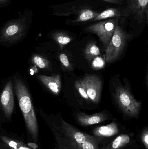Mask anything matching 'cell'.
<instances>
[{"mask_svg":"<svg viewBox=\"0 0 148 149\" xmlns=\"http://www.w3.org/2000/svg\"><path fill=\"white\" fill-rule=\"evenodd\" d=\"M56 149H101L107 142L90 135L65 121L61 117L59 122L50 126Z\"/></svg>","mask_w":148,"mask_h":149,"instance_id":"1","label":"cell"},{"mask_svg":"<svg viewBox=\"0 0 148 149\" xmlns=\"http://www.w3.org/2000/svg\"><path fill=\"white\" fill-rule=\"evenodd\" d=\"M14 82L16 93L20 108L24 117L26 127L34 141H37L38 126L30 95L26 86L21 79L15 78Z\"/></svg>","mask_w":148,"mask_h":149,"instance_id":"2","label":"cell"},{"mask_svg":"<svg viewBox=\"0 0 148 149\" xmlns=\"http://www.w3.org/2000/svg\"><path fill=\"white\" fill-rule=\"evenodd\" d=\"M115 99L123 113L126 116L139 117L142 102L134 97L127 88L120 84L115 88Z\"/></svg>","mask_w":148,"mask_h":149,"instance_id":"3","label":"cell"},{"mask_svg":"<svg viewBox=\"0 0 148 149\" xmlns=\"http://www.w3.org/2000/svg\"><path fill=\"white\" fill-rule=\"evenodd\" d=\"M130 38V35L127 34L117 23L111 41L105 50V61L107 63H112L120 57L127 41Z\"/></svg>","mask_w":148,"mask_h":149,"instance_id":"4","label":"cell"},{"mask_svg":"<svg viewBox=\"0 0 148 149\" xmlns=\"http://www.w3.org/2000/svg\"><path fill=\"white\" fill-rule=\"evenodd\" d=\"M116 24V20L111 19L91 24L85 29V31L97 35L102 43L107 48L111 41Z\"/></svg>","mask_w":148,"mask_h":149,"instance_id":"5","label":"cell"},{"mask_svg":"<svg viewBox=\"0 0 148 149\" xmlns=\"http://www.w3.org/2000/svg\"><path fill=\"white\" fill-rule=\"evenodd\" d=\"M127 5L124 9L128 17H133L139 23L148 20V0H127Z\"/></svg>","mask_w":148,"mask_h":149,"instance_id":"6","label":"cell"},{"mask_svg":"<svg viewBox=\"0 0 148 149\" xmlns=\"http://www.w3.org/2000/svg\"><path fill=\"white\" fill-rule=\"evenodd\" d=\"M81 80L85 87L89 100L93 103H98L102 89V81L101 78L96 74H88Z\"/></svg>","mask_w":148,"mask_h":149,"instance_id":"7","label":"cell"},{"mask_svg":"<svg viewBox=\"0 0 148 149\" xmlns=\"http://www.w3.org/2000/svg\"><path fill=\"white\" fill-rule=\"evenodd\" d=\"M1 102L5 116L9 118L13 113L14 106L11 81L7 83L4 87L1 95Z\"/></svg>","mask_w":148,"mask_h":149,"instance_id":"8","label":"cell"},{"mask_svg":"<svg viewBox=\"0 0 148 149\" xmlns=\"http://www.w3.org/2000/svg\"><path fill=\"white\" fill-rule=\"evenodd\" d=\"M109 119L107 114L103 112L88 115L84 113H78L76 115V119L81 126L88 127L104 122Z\"/></svg>","mask_w":148,"mask_h":149,"instance_id":"9","label":"cell"},{"mask_svg":"<svg viewBox=\"0 0 148 149\" xmlns=\"http://www.w3.org/2000/svg\"><path fill=\"white\" fill-rule=\"evenodd\" d=\"M120 129L117 123L113 121L106 126L96 128L93 131V136L105 141L106 139L116 136L120 133Z\"/></svg>","mask_w":148,"mask_h":149,"instance_id":"10","label":"cell"},{"mask_svg":"<svg viewBox=\"0 0 148 149\" xmlns=\"http://www.w3.org/2000/svg\"><path fill=\"white\" fill-rule=\"evenodd\" d=\"M132 139L129 134H121L104 144L101 149H123L131 143Z\"/></svg>","mask_w":148,"mask_h":149,"instance_id":"11","label":"cell"},{"mask_svg":"<svg viewBox=\"0 0 148 149\" xmlns=\"http://www.w3.org/2000/svg\"><path fill=\"white\" fill-rule=\"evenodd\" d=\"M38 78L52 93L55 95L59 94L61 88V80L60 74L51 76L39 75Z\"/></svg>","mask_w":148,"mask_h":149,"instance_id":"12","label":"cell"},{"mask_svg":"<svg viewBox=\"0 0 148 149\" xmlns=\"http://www.w3.org/2000/svg\"><path fill=\"white\" fill-rule=\"evenodd\" d=\"M128 17L124 10L112 8L108 9L103 11L101 13H99L98 15L94 18L93 20L94 21H101L110 17Z\"/></svg>","mask_w":148,"mask_h":149,"instance_id":"13","label":"cell"},{"mask_svg":"<svg viewBox=\"0 0 148 149\" xmlns=\"http://www.w3.org/2000/svg\"><path fill=\"white\" fill-rule=\"evenodd\" d=\"M0 138L7 149H31L18 140L3 136H1Z\"/></svg>","mask_w":148,"mask_h":149,"instance_id":"14","label":"cell"},{"mask_svg":"<svg viewBox=\"0 0 148 149\" xmlns=\"http://www.w3.org/2000/svg\"><path fill=\"white\" fill-rule=\"evenodd\" d=\"M84 54L86 58L89 62H91L95 58L101 54L100 49L95 43L89 44L84 51Z\"/></svg>","mask_w":148,"mask_h":149,"instance_id":"15","label":"cell"},{"mask_svg":"<svg viewBox=\"0 0 148 149\" xmlns=\"http://www.w3.org/2000/svg\"><path fill=\"white\" fill-rule=\"evenodd\" d=\"M99 14L91 10H83L80 12L77 18L74 22L78 23L92 20L97 16Z\"/></svg>","mask_w":148,"mask_h":149,"instance_id":"16","label":"cell"},{"mask_svg":"<svg viewBox=\"0 0 148 149\" xmlns=\"http://www.w3.org/2000/svg\"><path fill=\"white\" fill-rule=\"evenodd\" d=\"M56 39L61 49H62L65 45L70 43L73 40L72 38L67 34L65 33L58 34Z\"/></svg>","mask_w":148,"mask_h":149,"instance_id":"17","label":"cell"},{"mask_svg":"<svg viewBox=\"0 0 148 149\" xmlns=\"http://www.w3.org/2000/svg\"><path fill=\"white\" fill-rule=\"evenodd\" d=\"M75 86L82 97L85 100H89V98L87 94L85 87L82 83L81 80L76 81L75 83Z\"/></svg>","mask_w":148,"mask_h":149,"instance_id":"18","label":"cell"},{"mask_svg":"<svg viewBox=\"0 0 148 149\" xmlns=\"http://www.w3.org/2000/svg\"><path fill=\"white\" fill-rule=\"evenodd\" d=\"M33 62L36 65L41 69H44L49 66V62L47 60L38 56L34 57Z\"/></svg>","mask_w":148,"mask_h":149,"instance_id":"19","label":"cell"},{"mask_svg":"<svg viewBox=\"0 0 148 149\" xmlns=\"http://www.w3.org/2000/svg\"><path fill=\"white\" fill-rule=\"evenodd\" d=\"M104 65V62L101 57H96L93 59L92 63V66L96 70L101 69Z\"/></svg>","mask_w":148,"mask_h":149,"instance_id":"20","label":"cell"},{"mask_svg":"<svg viewBox=\"0 0 148 149\" xmlns=\"http://www.w3.org/2000/svg\"><path fill=\"white\" fill-rule=\"evenodd\" d=\"M60 61L64 67L67 69L71 68V65L68 57L66 54L62 53L59 56Z\"/></svg>","mask_w":148,"mask_h":149,"instance_id":"21","label":"cell"},{"mask_svg":"<svg viewBox=\"0 0 148 149\" xmlns=\"http://www.w3.org/2000/svg\"><path fill=\"white\" fill-rule=\"evenodd\" d=\"M141 141L146 149H148V130L147 128L143 130L141 135Z\"/></svg>","mask_w":148,"mask_h":149,"instance_id":"22","label":"cell"},{"mask_svg":"<svg viewBox=\"0 0 148 149\" xmlns=\"http://www.w3.org/2000/svg\"><path fill=\"white\" fill-rule=\"evenodd\" d=\"M18 26L17 25H13L9 27L6 31V33L9 36H13L16 34L18 31Z\"/></svg>","mask_w":148,"mask_h":149,"instance_id":"23","label":"cell"},{"mask_svg":"<svg viewBox=\"0 0 148 149\" xmlns=\"http://www.w3.org/2000/svg\"><path fill=\"white\" fill-rule=\"evenodd\" d=\"M108 2L111 3H116V4H121L123 0H103Z\"/></svg>","mask_w":148,"mask_h":149,"instance_id":"24","label":"cell"},{"mask_svg":"<svg viewBox=\"0 0 148 149\" xmlns=\"http://www.w3.org/2000/svg\"><path fill=\"white\" fill-rule=\"evenodd\" d=\"M28 147H30L32 149H36L38 148V146L36 143L30 142L28 143Z\"/></svg>","mask_w":148,"mask_h":149,"instance_id":"25","label":"cell"}]
</instances>
